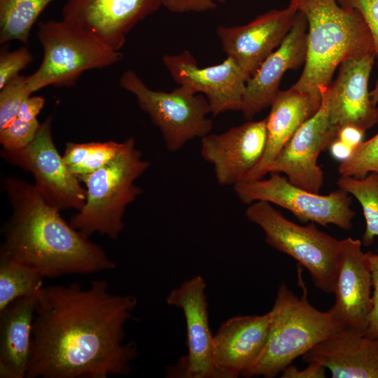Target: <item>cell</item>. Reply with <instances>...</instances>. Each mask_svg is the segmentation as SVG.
Returning a JSON list of instances; mask_svg holds the SVG:
<instances>
[{
  "label": "cell",
  "mask_w": 378,
  "mask_h": 378,
  "mask_svg": "<svg viewBox=\"0 0 378 378\" xmlns=\"http://www.w3.org/2000/svg\"><path fill=\"white\" fill-rule=\"evenodd\" d=\"M137 299L109 291L104 279L88 288L78 283L43 287L38 293L25 378L126 376L138 356L125 342V326Z\"/></svg>",
  "instance_id": "obj_1"
},
{
  "label": "cell",
  "mask_w": 378,
  "mask_h": 378,
  "mask_svg": "<svg viewBox=\"0 0 378 378\" xmlns=\"http://www.w3.org/2000/svg\"><path fill=\"white\" fill-rule=\"evenodd\" d=\"M2 183L12 214L3 230L0 255L34 268L44 278L116 267L101 246L74 229L43 200L34 184L11 176Z\"/></svg>",
  "instance_id": "obj_2"
},
{
  "label": "cell",
  "mask_w": 378,
  "mask_h": 378,
  "mask_svg": "<svg viewBox=\"0 0 378 378\" xmlns=\"http://www.w3.org/2000/svg\"><path fill=\"white\" fill-rule=\"evenodd\" d=\"M307 22V57L303 71L291 87L321 97L345 59L374 54L370 31L360 13L337 0H290Z\"/></svg>",
  "instance_id": "obj_3"
},
{
  "label": "cell",
  "mask_w": 378,
  "mask_h": 378,
  "mask_svg": "<svg viewBox=\"0 0 378 378\" xmlns=\"http://www.w3.org/2000/svg\"><path fill=\"white\" fill-rule=\"evenodd\" d=\"M271 314L265 345L256 360L241 375L276 377L296 358L342 328L327 312L298 297L286 284L279 286Z\"/></svg>",
  "instance_id": "obj_4"
},
{
  "label": "cell",
  "mask_w": 378,
  "mask_h": 378,
  "mask_svg": "<svg viewBox=\"0 0 378 378\" xmlns=\"http://www.w3.org/2000/svg\"><path fill=\"white\" fill-rule=\"evenodd\" d=\"M123 142L114 158L78 178L85 186L86 200L69 224L88 237L99 233L115 240L124 229L127 206L143 192L134 183L150 163L142 158L133 138Z\"/></svg>",
  "instance_id": "obj_5"
},
{
  "label": "cell",
  "mask_w": 378,
  "mask_h": 378,
  "mask_svg": "<svg viewBox=\"0 0 378 378\" xmlns=\"http://www.w3.org/2000/svg\"><path fill=\"white\" fill-rule=\"evenodd\" d=\"M37 36L43 55L39 67L27 76L34 93L45 87H71L86 71L119 62L122 53L62 19L39 22Z\"/></svg>",
  "instance_id": "obj_6"
},
{
  "label": "cell",
  "mask_w": 378,
  "mask_h": 378,
  "mask_svg": "<svg viewBox=\"0 0 378 378\" xmlns=\"http://www.w3.org/2000/svg\"><path fill=\"white\" fill-rule=\"evenodd\" d=\"M246 216L263 230L268 245L305 267L318 289L332 293L340 240L319 230L314 223L303 226L287 219L267 202L251 203Z\"/></svg>",
  "instance_id": "obj_7"
},
{
  "label": "cell",
  "mask_w": 378,
  "mask_h": 378,
  "mask_svg": "<svg viewBox=\"0 0 378 378\" xmlns=\"http://www.w3.org/2000/svg\"><path fill=\"white\" fill-rule=\"evenodd\" d=\"M120 87L132 93L140 108L160 131L167 148L178 150L188 141L211 133V108L206 98L182 86L164 92L149 88L133 70H126Z\"/></svg>",
  "instance_id": "obj_8"
},
{
  "label": "cell",
  "mask_w": 378,
  "mask_h": 378,
  "mask_svg": "<svg viewBox=\"0 0 378 378\" xmlns=\"http://www.w3.org/2000/svg\"><path fill=\"white\" fill-rule=\"evenodd\" d=\"M233 188L243 203L267 202L288 210L302 223L332 224L344 230L353 226L356 213L350 207L351 198L340 188L328 195L315 193L291 183L279 173H271L267 179L241 181Z\"/></svg>",
  "instance_id": "obj_9"
},
{
  "label": "cell",
  "mask_w": 378,
  "mask_h": 378,
  "mask_svg": "<svg viewBox=\"0 0 378 378\" xmlns=\"http://www.w3.org/2000/svg\"><path fill=\"white\" fill-rule=\"evenodd\" d=\"M52 117L46 119L34 140L26 147L2 148L1 156L7 162L30 172L34 186L50 206L60 211L80 210L86 200L85 188L71 172L54 144L51 133Z\"/></svg>",
  "instance_id": "obj_10"
},
{
  "label": "cell",
  "mask_w": 378,
  "mask_h": 378,
  "mask_svg": "<svg viewBox=\"0 0 378 378\" xmlns=\"http://www.w3.org/2000/svg\"><path fill=\"white\" fill-rule=\"evenodd\" d=\"M320 91L318 110L299 127L268 169V173L285 174L291 183L315 193H319L323 183L319 155L337 132L329 121L330 85L321 87Z\"/></svg>",
  "instance_id": "obj_11"
},
{
  "label": "cell",
  "mask_w": 378,
  "mask_h": 378,
  "mask_svg": "<svg viewBox=\"0 0 378 378\" xmlns=\"http://www.w3.org/2000/svg\"><path fill=\"white\" fill-rule=\"evenodd\" d=\"M162 62L173 80L207 99L215 116L226 111H241L246 82L250 78L234 59L227 56L220 64L199 67L189 50L165 54Z\"/></svg>",
  "instance_id": "obj_12"
},
{
  "label": "cell",
  "mask_w": 378,
  "mask_h": 378,
  "mask_svg": "<svg viewBox=\"0 0 378 378\" xmlns=\"http://www.w3.org/2000/svg\"><path fill=\"white\" fill-rule=\"evenodd\" d=\"M164 0H66L62 19L115 50L139 22L163 6Z\"/></svg>",
  "instance_id": "obj_13"
},
{
  "label": "cell",
  "mask_w": 378,
  "mask_h": 378,
  "mask_svg": "<svg viewBox=\"0 0 378 378\" xmlns=\"http://www.w3.org/2000/svg\"><path fill=\"white\" fill-rule=\"evenodd\" d=\"M298 10L290 4L272 9L243 25L218 26L216 34L222 49L251 77L282 43L295 21Z\"/></svg>",
  "instance_id": "obj_14"
},
{
  "label": "cell",
  "mask_w": 378,
  "mask_h": 378,
  "mask_svg": "<svg viewBox=\"0 0 378 378\" xmlns=\"http://www.w3.org/2000/svg\"><path fill=\"white\" fill-rule=\"evenodd\" d=\"M266 118L248 120L201 139V155L214 167L217 182L234 186L245 180L261 160L266 146Z\"/></svg>",
  "instance_id": "obj_15"
},
{
  "label": "cell",
  "mask_w": 378,
  "mask_h": 378,
  "mask_svg": "<svg viewBox=\"0 0 378 378\" xmlns=\"http://www.w3.org/2000/svg\"><path fill=\"white\" fill-rule=\"evenodd\" d=\"M362 245L361 240L351 237L340 240L335 300L328 311L344 328L364 333L372 305V277Z\"/></svg>",
  "instance_id": "obj_16"
},
{
  "label": "cell",
  "mask_w": 378,
  "mask_h": 378,
  "mask_svg": "<svg viewBox=\"0 0 378 378\" xmlns=\"http://www.w3.org/2000/svg\"><path fill=\"white\" fill-rule=\"evenodd\" d=\"M206 284L195 275L172 289L167 303L180 309L186 324L187 355L183 358V377L218 378L213 360V339L209 322Z\"/></svg>",
  "instance_id": "obj_17"
},
{
  "label": "cell",
  "mask_w": 378,
  "mask_h": 378,
  "mask_svg": "<svg viewBox=\"0 0 378 378\" xmlns=\"http://www.w3.org/2000/svg\"><path fill=\"white\" fill-rule=\"evenodd\" d=\"M376 61L374 54L351 57L338 66L330 85V124L337 132L351 125L365 132L378 122V106L370 96L368 82Z\"/></svg>",
  "instance_id": "obj_18"
},
{
  "label": "cell",
  "mask_w": 378,
  "mask_h": 378,
  "mask_svg": "<svg viewBox=\"0 0 378 378\" xmlns=\"http://www.w3.org/2000/svg\"><path fill=\"white\" fill-rule=\"evenodd\" d=\"M307 22L298 11L290 31L281 45L261 64L248 79L241 112L251 120L256 114L271 106L279 91L284 74L304 64L307 57Z\"/></svg>",
  "instance_id": "obj_19"
},
{
  "label": "cell",
  "mask_w": 378,
  "mask_h": 378,
  "mask_svg": "<svg viewBox=\"0 0 378 378\" xmlns=\"http://www.w3.org/2000/svg\"><path fill=\"white\" fill-rule=\"evenodd\" d=\"M270 312L235 316L223 322L213 339V360L218 378H237L261 354L268 335Z\"/></svg>",
  "instance_id": "obj_20"
},
{
  "label": "cell",
  "mask_w": 378,
  "mask_h": 378,
  "mask_svg": "<svg viewBox=\"0 0 378 378\" xmlns=\"http://www.w3.org/2000/svg\"><path fill=\"white\" fill-rule=\"evenodd\" d=\"M330 370L333 378H378V341L344 328L302 356Z\"/></svg>",
  "instance_id": "obj_21"
},
{
  "label": "cell",
  "mask_w": 378,
  "mask_h": 378,
  "mask_svg": "<svg viewBox=\"0 0 378 378\" xmlns=\"http://www.w3.org/2000/svg\"><path fill=\"white\" fill-rule=\"evenodd\" d=\"M321 97L290 87L279 90L266 118L267 142L263 156L244 181L262 178L299 127L318 110Z\"/></svg>",
  "instance_id": "obj_22"
},
{
  "label": "cell",
  "mask_w": 378,
  "mask_h": 378,
  "mask_svg": "<svg viewBox=\"0 0 378 378\" xmlns=\"http://www.w3.org/2000/svg\"><path fill=\"white\" fill-rule=\"evenodd\" d=\"M38 293L19 298L0 312L1 378H25Z\"/></svg>",
  "instance_id": "obj_23"
},
{
  "label": "cell",
  "mask_w": 378,
  "mask_h": 378,
  "mask_svg": "<svg viewBox=\"0 0 378 378\" xmlns=\"http://www.w3.org/2000/svg\"><path fill=\"white\" fill-rule=\"evenodd\" d=\"M53 0H0V43H27L34 24Z\"/></svg>",
  "instance_id": "obj_24"
},
{
  "label": "cell",
  "mask_w": 378,
  "mask_h": 378,
  "mask_svg": "<svg viewBox=\"0 0 378 378\" xmlns=\"http://www.w3.org/2000/svg\"><path fill=\"white\" fill-rule=\"evenodd\" d=\"M43 278L34 268L0 255V312L19 298L37 293Z\"/></svg>",
  "instance_id": "obj_25"
},
{
  "label": "cell",
  "mask_w": 378,
  "mask_h": 378,
  "mask_svg": "<svg viewBox=\"0 0 378 378\" xmlns=\"http://www.w3.org/2000/svg\"><path fill=\"white\" fill-rule=\"evenodd\" d=\"M337 184L360 203L366 222L361 242L365 247L371 246L374 237H378V174L371 172L363 178L340 176Z\"/></svg>",
  "instance_id": "obj_26"
},
{
  "label": "cell",
  "mask_w": 378,
  "mask_h": 378,
  "mask_svg": "<svg viewBox=\"0 0 378 378\" xmlns=\"http://www.w3.org/2000/svg\"><path fill=\"white\" fill-rule=\"evenodd\" d=\"M124 142H67L63 158L68 168L78 178L100 169L114 158Z\"/></svg>",
  "instance_id": "obj_27"
},
{
  "label": "cell",
  "mask_w": 378,
  "mask_h": 378,
  "mask_svg": "<svg viewBox=\"0 0 378 378\" xmlns=\"http://www.w3.org/2000/svg\"><path fill=\"white\" fill-rule=\"evenodd\" d=\"M371 172L378 174V132L363 141L338 167L340 176L363 178Z\"/></svg>",
  "instance_id": "obj_28"
},
{
  "label": "cell",
  "mask_w": 378,
  "mask_h": 378,
  "mask_svg": "<svg viewBox=\"0 0 378 378\" xmlns=\"http://www.w3.org/2000/svg\"><path fill=\"white\" fill-rule=\"evenodd\" d=\"M27 76L19 75L8 82L0 91V129L18 118L23 102L31 96Z\"/></svg>",
  "instance_id": "obj_29"
},
{
  "label": "cell",
  "mask_w": 378,
  "mask_h": 378,
  "mask_svg": "<svg viewBox=\"0 0 378 378\" xmlns=\"http://www.w3.org/2000/svg\"><path fill=\"white\" fill-rule=\"evenodd\" d=\"M40 126L38 120L25 121L16 118L0 129V143L3 148L17 150L26 147L34 140Z\"/></svg>",
  "instance_id": "obj_30"
},
{
  "label": "cell",
  "mask_w": 378,
  "mask_h": 378,
  "mask_svg": "<svg viewBox=\"0 0 378 378\" xmlns=\"http://www.w3.org/2000/svg\"><path fill=\"white\" fill-rule=\"evenodd\" d=\"M33 60L31 53L25 47L0 55V90L10 80L19 76Z\"/></svg>",
  "instance_id": "obj_31"
},
{
  "label": "cell",
  "mask_w": 378,
  "mask_h": 378,
  "mask_svg": "<svg viewBox=\"0 0 378 378\" xmlns=\"http://www.w3.org/2000/svg\"><path fill=\"white\" fill-rule=\"evenodd\" d=\"M344 7L358 10L367 24L374 43L378 66V0H337Z\"/></svg>",
  "instance_id": "obj_32"
},
{
  "label": "cell",
  "mask_w": 378,
  "mask_h": 378,
  "mask_svg": "<svg viewBox=\"0 0 378 378\" xmlns=\"http://www.w3.org/2000/svg\"><path fill=\"white\" fill-rule=\"evenodd\" d=\"M365 254L372 273L373 292L372 309L368 327L363 335L370 339L378 341V253L369 251Z\"/></svg>",
  "instance_id": "obj_33"
},
{
  "label": "cell",
  "mask_w": 378,
  "mask_h": 378,
  "mask_svg": "<svg viewBox=\"0 0 378 378\" xmlns=\"http://www.w3.org/2000/svg\"><path fill=\"white\" fill-rule=\"evenodd\" d=\"M225 0H164L163 6L175 13H202L216 8Z\"/></svg>",
  "instance_id": "obj_34"
},
{
  "label": "cell",
  "mask_w": 378,
  "mask_h": 378,
  "mask_svg": "<svg viewBox=\"0 0 378 378\" xmlns=\"http://www.w3.org/2000/svg\"><path fill=\"white\" fill-rule=\"evenodd\" d=\"M309 365L303 370L289 365L281 372V378H323L326 377V368L316 363H308Z\"/></svg>",
  "instance_id": "obj_35"
},
{
  "label": "cell",
  "mask_w": 378,
  "mask_h": 378,
  "mask_svg": "<svg viewBox=\"0 0 378 378\" xmlns=\"http://www.w3.org/2000/svg\"><path fill=\"white\" fill-rule=\"evenodd\" d=\"M45 99L41 96H30L22 104L18 118L25 121L37 120V116L43 108Z\"/></svg>",
  "instance_id": "obj_36"
},
{
  "label": "cell",
  "mask_w": 378,
  "mask_h": 378,
  "mask_svg": "<svg viewBox=\"0 0 378 378\" xmlns=\"http://www.w3.org/2000/svg\"><path fill=\"white\" fill-rule=\"evenodd\" d=\"M365 133V131L356 127L346 125L337 130L336 138L354 150L363 141Z\"/></svg>",
  "instance_id": "obj_37"
},
{
  "label": "cell",
  "mask_w": 378,
  "mask_h": 378,
  "mask_svg": "<svg viewBox=\"0 0 378 378\" xmlns=\"http://www.w3.org/2000/svg\"><path fill=\"white\" fill-rule=\"evenodd\" d=\"M328 148L332 157L340 162L347 160L354 151L351 147L336 137L330 143Z\"/></svg>",
  "instance_id": "obj_38"
},
{
  "label": "cell",
  "mask_w": 378,
  "mask_h": 378,
  "mask_svg": "<svg viewBox=\"0 0 378 378\" xmlns=\"http://www.w3.org/2000/svg\"><path fill=\"white\" fill-rule=\"evenodd\" d=\"M370 96L376 104L378 103V80L375 84L374 88L370 92Z\"/></svg>",
  "instance_id": "obj_39"
}]
</instances>
